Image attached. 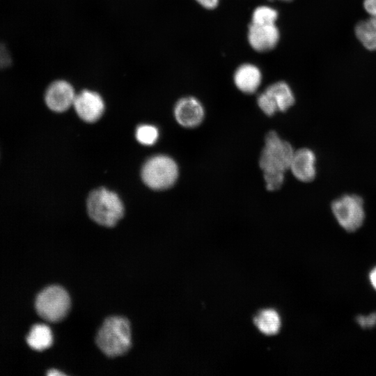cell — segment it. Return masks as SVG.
<instances>
[{
	"label": "cell",
	"instance_id": "1",
	"mask_svg": "<svg viewBox=\"0 0 376 376\" xmlns=\"http://www.w3.org/2000/svg\"><path fill=\"white\" fill-rule=\"evenodd\" d=\"M96 343L108 357H114L126 353L131 347L129 321L120 316L107 318L97 333Z\"/></svg>",
	"mask_w": 376,
	"mask_h": 376
},
{
	"label": "cell",
	"instance_id": "2",
	"mask_svg": "<svg viewBox=\"0 0 376 376\" xmlns=\"http://www.w3.org/2000/svg\"><path fill=\"white\" fill-rule=\"evenodd\" d=\"M87 210L93 221L108 227L115 226L124 214V207L118 196L103 187L89 194Z\"/></svg>",
	"mask_w": 376,
	"mask_h": 376
},
{
	"label": "cell",
	"instance_id": "3",
	"mask_svg": "<svg viewBox=\"0 0 376 376\" xmlns=\"http://www.w3.org/2000/svg\"><path fill=\"white\" fill-rule=\"evenodd\" d=\"M295 150L276 132H269L265 139L259 165L263 173H284L289 170Z\"/></svg>",
	"mask_w": 376,
	"mask_h": 376
},
{
	"label": "cell",
	"instance_id": "4",
	"mask_svg": "<svg viewBox=\"0 0 376 376\" xmlns=\"http://www.w3.org/2000/svg\"><path fill=\"white\" fill-rule=\"evenodd\" d=\"M178 176V168L171 157L159 155L150 158L144 164L141 177L151 189L163 190L171 187Z\"/></svg>",
	"mask_w": 376,
	"mask_h": 376
},
{
	"label": "cell",
	"instance_id": "5",
	"mask_svg": "<svg viewBox=\"0 0 376 376\" xmlns=\"http://www.w3.org/2000/svg\"><path fill=\"white\" fill-rule=\"evenodd\" d=\"M70 299L61 286L52 285L45 288L36 297V308L39 315L49 322L62 320L68 313Z\"/></svg>",
	"mask_w": 376,
	"mask_h": 376
},
{
	"label": "cell",
	"instance_id": "6",
	"mask_svg": "<svg viewBox=\"0 0 376 376\" xmlns=\"http://www.w3.org/2000/svg\"><path fill=\"white\" fill-rule=\"evenodd\" d=\"M333 214L340 226L347 232H354L365 219L363 203L357 195H345L331 204Z\"/></svg>",
	"mask_w": 376,
	"mask_h": 376
},
{
	"label": "cell",
	"instance_id": "7",
	"mask_svg": "<svg viewBox=\"0 0 376 376\" xmlns=\"http://www.w3.org/2000/svg\"><path fill=\"white\" fill-rule=\"evenodd\" d=\"M73 106L78 116L88 123L97 120L104 110V102L100 95L87 89L76 94Z\"/></svg>",
	"mask_w": 376,
	"mask_h": 376
},
{
	"label": "cell",
	"instance_id": "8",
	"mask_svg": "<svg viewBox=\"0 0 376 376\" xmlns=\"http://www.w3.org/2000/svg\"><path fill=\"white\" fill-rule=\"evenodd\" d=\"M247 39L253 49L258 52H267L277 45L280 31L276 24L258 25L251 23L248 26Z\"/></svg>",
	"mask_w": 376,
	"mask_h": 376
},
{
	"label": "cell",
	"instance_id": "9",
	"mask_svg": "<svg viewBox=\"0 0 376 376\" xmlns=\"http://www.w3.org/2000/svg\"><path fill=\"white\" fill-rule=\"evenodd\" d=\"M76 93L72 86L67 81L58 79L53 81L45 94L47 106L56 112L67 110L73 102Z\"/></svg>",
	"mask_w": 376,
	"mask_h": 376
},
{
	"label": "cell",
	"instance_id": "10",
	"mask_svg": "<svg viewBox=\"0 0 376 376\" xmlns=\"http://www.w3.org/2000/svg\"><path fill=\"white\" fill-rule=\"evenodd\" d=\"M176 121L182 127L194 128L203 121L205 111L201 102L196 97L187 96L180 99L174 108Z\"/></svg>",
	"mask_w": 376,
	"mask_h": 376
},
{
	"label": "cell",
	"instance_id": "11",
	"mask_svg": "<svg viewBox=\"0 0 376 376\" xmlns=\"http://www.w3.org/2000/svg\"><path fill=\"white\" fill-rule=\"evenodd\" d=\"M289 170L299 181L308 182L315 176V156L308 148L295 151Z\"/></svg>",
	"mask_w": 376,
	"mask_h": 376
},
{
	"label": "cell",
	"instance_id": "12",
	"mask_svg": "<svg viewBox=\"0 0 376 376\" xmlns=\"http://www.w3.org/2000/svg\"><path fill=\"white\" fill-rule=\"evenodd\" d=\"M233 81L241 92L247 94L253 93L262 82V73L256 65L249 63H243L235 70Z\"/></svg>",
	"mask_w": 376,
	"mask_h": 376
},
{
	"label": "cell",
	"instance_id": "13",
	"mask_svg": "<svg viewBox=\"0 0 376 376\" xmlns=\"http://www.w3.org/2000/svg\"><path fill=\"white\" fill-rule=\"evenodd\" d=\"M274 100L278 109L285 111L295 103V96L290 86L283 81L269 85L265 90Z\"/></svg>",
	"mask_w": 376,
	"mask_h": 376
},
{
	"label": "cell",
	"instance_id": "14",
	"mask_svg": "<svg viewBox=\"0 0 376 376\" xmlns=\"http://www.w3.org/2000/svg\"><path fill=\"white\" fill-rule=\"evenodd\" d=\"M357 38L368 50H376V17L359 22L354 28Z\"/></svg>",
	"mask_w": 376,
	"mask_h": 376
},
{
	"label": "cell",
	"instance_id": "15",
	"mask_svg": "<svg viewBox=\"0 0 376 376\" xmlns=\"http://www.w3.org/2000/svg\"><path fill=\"white\" fill-rule=\"evenodd\" d=\"M254 323L262 333L266 335H274L280 329L281 318L275 310L264 309L254 318Z\"/></svg>",
	"mask_w": 376,
	"mask_h": 376
},
{
	"label": "cell",
	"instance_id": "16",
	"mask_svg": "<svg viewBox=\"0 0 376 376\" xmlns=\"http://www.w3.org/2000/svg\"><path fill=\"white\" fill-rule=\"evenodd\" d=\"M26 340L31 348L41 351L52 345L53 336L49 327L42 324H38L31 328Z\"/></svg>",
	"mask_w": 376,
	"mask_h": 376
},
{
	"label": "cell",
	"instance_id": "17",
	"mask_svg": "<svg viewBox=\"0 0 376 376\" xmlns=\"http://www.w3.org/2000/svg\"><path fill=\"white\" fill-rule=\"evenodd\" d=\"M279 17L278 11L268 6H260L252 13L251 23L258 25L276 24Z\"/></svg>",
	"mask_w": 376,
	"mask_h": 376
},
{
	"label": "cell",
	"instance_id": "18",
	"mask_svg": "<svg viewBox=\"0 0 376 376\" xmlns=\"http://www.w3.org/2000/svg\"><path fill=\"white\" fill-rule=\"evenodd\" d=\"M158 130L152 125H142L137 127L136 137L143 145H152L158 139Z\"/></svg>",
	"mask_w": 376,
	"mask_h": 376
},
{
	"label": "cell",
	"instance_id": "19",
	"mask_svg": "<svg viewBox=\"0 0 376 376\" xmlns=\"http://www.w3.org/2000/svg\"><path fill=\"white\" fill-rule=\"evenodd\" d=\"M257 103L262 111L267 116H272L279 111L274 100L266 91L258 95Z\"/></svg>",
	"mask_w": 376,
	"mask_h": 376
},
{
	"label": "cell",
	"instance_id": "20",
	"mask_svg": "<svg viewBox=\"0 0 376 376\" xmlns=\"http://www.w3.org/2000/svg\"><path fill=\"white\" fill-rule=\"evenodd\" d=\"M266 188L269 191L279 189L284 181V173H263Z\"/></svg>",
	"mask_w": 376,
	"mask_h": 376
},
{
	"label": "cell",
	"instance_id": "21",
	"mask_svg": "<svg viewBox=\"0 0 376 376\" xmlns=\"http://www.w3.org/2000/svg\"><path fill=\"white\" fill-rule=\"evenodd\" d=\"M359 325L363 329H370L376 327V312L367 316L359 315L356 318Z\"/></svg>",
	"mask_w": 376,
	"mask_h": 376
},
{
	"label": "cell",
	"instance_id": "22",
	"mask_svg": "<svg viewBox=\"0 0 376 376\" xmlns=\"http://www.w3.org/2000/svg\"><path fill=\"white\" fill-rule=\"evenodd\" d=\"M363 5L370 16L376 17V0H364Z\"/></svg>",
	"mask_w": 376,
	"mask_h": 376
},
{
	"label": "cell",
	"instance_id": "23",
	"mask_svg": "<svg viewBox=\"0 0 376 376\" xmlns=\"http://www.w3.org/2000/svg\"><path fill=\"white\" fill-rule=\"evenodd\" d=\"M203 8L212 10L217 7L219 0H195Z\"/></svg>",
	"mask_w": 376,
	"mask_h": 376
},
{
	"label": "cell",
	"instance_id": "24",
	"mask_svg": "<svg viewBox=\"0 0 376 376\" xmlns=\"http://www.w3.org/2000/svg\"><path fill=\"white\" fill-rule=\"evenodd\" d=\"M9 63V57L4 48L0 45V68L4 67Z\"/></svg>",
	"mask_w": 376,
	"mask_h": 376
},
{
	"label": "cell",
	"instance_id": "25",
	"mask_svg": "<svg viewBox=\"0 0 376 376\" xmlns=\"http://www.w3.org/2000/svg\"><path fill=\"white\" fill-rule=\"evenodd\" d=\"M369 281L372 287L376 290V267L369 274Z\"/></svg>",
	"mask_w": 376,
	"mask_h": 376
},
{
	"label": "cell",
	"instance_id": "26",
	"mask_svg": "<svg viewBox=\"0 0 376 376\" xmlns=\"http://www.w3.org/2000/svg\"><path fill=\"white\" fill-rule=\"evenodd\" d=\"M47 375H49V376H55V375H58L59 376V375H63L65 374H63L61 372H59L57 370H51L47 373Z\"/></svg>",
	"mask_w": 376,
	"mask_h": 376
},
{
	"label": "cell",
	"instance_id": "27",
	"mask_svg": "<svg viewBox=\"0 0 376 376\" xmlns=\"http://www.w3.org/2000/svg\"><path fill=\"white\" fill-rule=\"evenodd\" d=\"M268 1H274V0H268ZM279 1H291L292 0H279Z\"/></svg>",
	"mask_w": 376,
	"mask_h": 376
}]
</instances>
